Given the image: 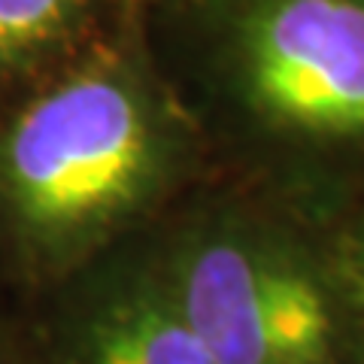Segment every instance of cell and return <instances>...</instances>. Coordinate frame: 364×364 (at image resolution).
<instances>
[{
  "instance_id": "1",
  "label": "cell",
  "mask_w": 364,
  "mask_h": 364,
  "mask_svg": "<svg viewBox=\"0 0 364 364\" xmlns=\"http://www.w3.org/2000/svg\"><path fill=\"white\" fill-rule=\"evenodd\" d=\"M213 167L203 124L131 58L67 67L0 119V267L37 298L155 231Z\"/></svg>"
},
{
  "instance_id": "2",
  "label": "cell",
  "mask_w": 364,
  "mask_h": 364,
  "mask_svg": "<svg viewBox=\"0 0 364 364\" xmlns=\"http://www.w3.org/2000/svg\"><path fill=\"white\" fill-rule=\"evenodd\" d=\"M152 246L215 364H364L337 225L213 167Z\"/></svg>"
},
{
  "instance_id": "3",
  "label": "cell",
  "mask_w": 364,
  "mask_h": 364,
  "mask_svg": "<svg viewBox=\"0 0 364 364\" xmlns=\"http://www.w3.org/2000/svg\"><path fill=\"white\" fill-rule=\"evenodd\" d=\"M215 170L322 222L364 203V0H237Z\"/></svg>"
},
{
  "instance_id": "4",
  "label": "cell",
  "mask_w": 364,
  "mask_h": 364,
  "mask_svg": "<svg viewBox=\"0 0 364 364\" xmlns=\"http://www.w3.org/2000/svg\"><path fill=\"white\" fill-rule=\"evenodd\" d=\"M33 364H215L182 313L152 231L37 294Z\"/></svg>"
},
{
  "instance_id": "5",
  "label": "cell",
  "mask_w": 364,
  "mask_h": 364,
  "mask_svg": "<svg viewBox=\"0 0 364 364\" xmlns=\"http://www.w3.org/2000/svg\"><path fill=\"white\" fill-rule=\"evenodd\" d=\"M85 0H0V79L55 58L79 31Z\"/></svg>"
},
{
  "instance_id": "6",
  "label": "cell",
  "mask_w": 364,
  "mask_h": 364,
  "mask_svg": "<svg viewBox=\"0 0 364 364\" xmlns=\"http://www.w3.org/2000/svg\"><path fill=\"white\" fill-rule=\"evenodd\" d=\"M337 243H340V255H343V264L349 270L352 289H355V298L364 316V203L337 225Z\"/></svg>"
},
{
  "instance_id": "7",
  "label": "cell",
  "mask_w": 364,
  "mask_h": 364,
  "mask_svg": "<svg viewBox=\"0 0 364 364\" xmlns=\"http://www.w3.org/2000/svg\"><path fill=\"white\" fill-rule=\"evenodd\" d=\"M0 364H33L25 337H16L6 328H0Z\"/></svg>"
}]
</instances>
